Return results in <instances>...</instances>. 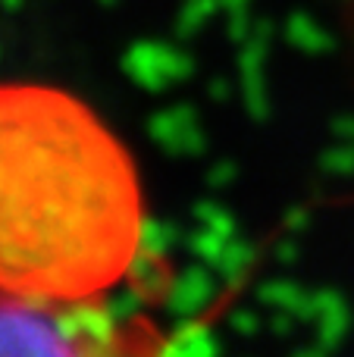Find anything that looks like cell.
Instances as JSON below:
<instances>
[{
	"mask_svg": "<svg viewBox=\"0 0 354 357\" xmlns=\"http://www.w3.org/2000/svg\"><path fill=\"white\" fill-rule=\"evenodd\" d=\"M144 238L141 176L104 116L66 88L0 82V295L98 307Z\"/></svg>",
	"mask_w": 354,
	"mask_h": 357,
	"instance_id": "6da1fadb",
	"label": "cell"
},
{
	"mask_svg": "<svg viewBox=\"0 0 354 357\" xmlns=\"http://www.w3.org/2000/svg\"><path fill=\"white\" fill-rule=\"evenodd\" d=\"M94 307H56L25 298L0 295V354H88L107 351L104 342H94V329L88 323Z\"/></svg>",
	"mask_w": 354,
	"mask_h": 357,
	"instance_id": "7a4b0ae2",
	"label": "cell"
}]
</instances>
